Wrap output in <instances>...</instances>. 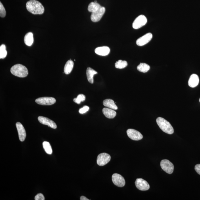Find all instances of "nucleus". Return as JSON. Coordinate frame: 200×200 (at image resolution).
Masks as SVG:
<instances>
[{
    "instance_id": "nucleus-28",
    "label": "nucleus",
    "mask_w": 200,
    "mask_h": 200,
    "mask_svg": "<svg viewBox=\"0 0 200 200\" xmlns=\"http://www.w3.org/2000/svg\"><path fill=\"white\" fill-rule=\"evenodd\" d=\"M6 15V11L4 7L1 2H0V16L1 18H4Z\"/></svg>"
},
{
    "instance_id": "nucleus-11",
    "label": "nucleus",
    "mask_w": 200,
    "mask_h": 200,
    "mask_svg": "<svg viewBox=\"0 0 200 200\" xmlns=\"http://www.w3.org/2000/svg\"><path fill=\"white\" fill-rule=\"evenodd\" d=\"M152 37V34L148 33L138 39L136 42V44L139 46H143L150 42Z\"/></svg>"
},
{
    "instance_id": "nucleus-3",
    "label": "nucleus",
    "mask_w": 200,
    "mask_h": 200,
    "mask_svg": "<svg viewBox=\"0 0 200 200\" xmlns=\"http://www.w3.org/2000/svg\"><path fill=\"white\" fill-rule=\"evenodd\" d=\"M156 122L160 129L165 133L168 134H172L174 129L170 123L162 118L158 117L156 119Z\"/></svg>"
},
{
    "instance_id": "nucleus-30",
    "label": "nucleus",
    "mask_w": 200,
    "mask_h": 200,
    "mask_svg": "<svg viewBox=\"0 0 200 200\" xmlns=\"http://www.w3.org/2000/svg\"><path fill=\"white\" fill-rule=\"evenodd\" d=\"M34 199L35 200H44L45 198L42 194L40 193L37 194L35 196Z\"/></svg>"
},
{
    "instance_id": "nucleus-5",
    "label": "nucleus",
    "mask_w": 200,
    "mask_h": 200,
    "mask_svg": "<svg viewBox=\"0 0 200 200\" xmlns=\"http://www.w3.org/2000/svg\"><path fill=\"white\" fill-rule=\"evenodd\" d=\"M147 19L146 16L141 15L134 20L132 24V27L134 29H138L146 24Z\"/></svg>"
},
{
    "instance_id": "nucleus-13",
    "label": "nucleus",
    "mask_w": 200,
    "mask_h": 200,
    "mask_svg": "<svg viewBox=\"0 0 200 200\" xmlns=\"http://www.w3.org/2000/svg\"><path fill=\"white\" fill-rule=\"evenodd\" d=\"M38 120L42 124L48 125V126L53 129H55L57 128V125L55 123L48 118L40 116L38 117Z\"/></svg>"
},
{
    "instance_id": "nucleus-14",
    "label": "nucleus",
    "mask_w": 200,
    "mask_h": 200,
    "mask_svg": "<svg viewBox=\"0 0 200 200\" xmlns=\"http://www.w3.org/2000/svg\"><path fill=\"white\" fill-rule=\"evenodd\" d=\"M16 125L20 141L21 142L24 141L26 136V131L24 127L21 123L19 122L16 123Z\"/></svg>"
},
{
    "instance_id": "nucleus-32",
    "label": "nucleus",
    "mask_w": 200,
    "mask_h": 200,
    "mask_svg": "<svg viewBox=\"0 0 200 200\" xmlns=\"http://www.w3.org/2000/svg\"><path fill=\"white\" fill-rule=\"evenodd\" d=\"M80 200H89L88 198H86V197H85L84 196H81V198H80Z\"/></svg>"
},
{
    "instance_id": "nucleus-24",
    "label": "nucleus",
    "mask_w": 200,
    "mask_h": 200,
    "mask_svg": "<svg viewBox=\"0 0 200 200\" xmlns=\"http://www.w3.org/2000/svg\"><path fill=\"white\" fill-rule=\"evenodd\" d=\"M43 146L47 154H52V147L50 143L46 141L44 142L43 143Z\"/></svg>"
},
{
    "instance_id": "nucleus-12",
    "label": "nucleus",
    "mask_w": 200,
    "mask_h": 200,
    "mask_svg": "<svg viewBox=\"0 0 200 200\" xmlns=\"http://www.w3.org/2000/svg\"><path fill=\"white\" fill-rule=\"evenodd\" d=\"M127 134L128 137L134 141H139L143 137L141 133L134 129H128L127 130Z\"/></svg>"
},
{
    "instance_id": "nucleus-16",
    "label": "nucleus",
    "mask_w": 200,
    "mask_h": 200,
    "mask_svg": "<svg viewBox=\"0 0 200 200\" xmlns=\"http://www.w3.org/2000/svg\"><path fill=\"white\" fill-rule=\"evenodd\" d=\"M110 48L107 46L98 47L95 50V53L100 56H105L108 55L110 54Z\"/></svg>"
},
{
    "instance_id": "nucleus-6",
    "label": "nucleus",
    "mask_w": 200,
    "mask_h": 200,
    "mask_svg": "<svg viewBox=\"0 0 200 200\" xmlns=\"http://www.w3.org/2000/svg\"><path fill=\"white\" fill-rule=\"evenodd\" d=\"M105 7L101 6L99 10L92 13L90 17L91 21L94 22L99 21L105 14Z\"/></svg>"
},
{
    "instance_id": "nucleus-7",
    "label": "nucleus",
    "mask_w": 200,
    "mask_h": 200,
    "mask_svg": "<svg viewBox=\"0 0 200 200\" xmlns=\"http://www.w3.org/2000/svg\"><path fill=\"white\" fill-rule=\"evenodd\" d=\"M111 156L110 154L103 153L98 155L97 159V163L100 166H103L110 161Z\"/></svg>"
},
{
    "instance_id": "nucleus-22",
    "label": "nucleus",
    "mask_w": 200,
    "mask_h": 200,
    "mask_svg": "<svg viewBox=\"0 0 200 200\" xmlns=\"http://www.w3.org/2000/svg\"><path fill=\"white\" fill-rule=\"evenodd\" d=\"M101 7V5L98 3L91 2L89 5L88 10L90 12L93 13L99 10Z\"/></svg>"
},
{
    "instance_id": "nucleus-27",
    "label": "nucleus",
    "mask_w": 200,
    "mask_h": 200,
    "mask_svg": "<svg viewBox=\"0 0 200 200\" xmlns=\"http://www.w3.org/2000/svg\"><path fill=\"white\" fill-rule=\"evenodd\" d=\"M85 99H86V97L84 94H79L77 96L76 98H74L73 99V101L74 102L77 103L78 104H80L81 102H84Z\"/></svg>"
},
{
    "instance_id": "nucleus-18",
    "label": "nucleus",
    "mask_w": 200,
    "mask_h": 200,
    "mask_svg": "<svg viewBox=\"0 0 200 200\" xmlns=\"http://www.w3.org/2000/svg\"><path fill=\"white\" fill-rule=\"evenodd\" d=\"M98 74V72L91 68H88L86 70L87 79L89 82L93 84L94 82V74Z\"/></svg>"
},
{
    "instance_id": "nucleus-31",
    "label": "nucleus",
    "mask_w": 200,
    "mask_h": 200,
    "mask_svg": "<svg viewBox=\"0 0 200 200\" xmlns=\"http://www.w3.org/2000/svg\"><path fill=\"white\" fill-rule=\"evenodd\" d=\"M194 170H195L196 172L198 174H199L200 175V164H197L195 165V167H194Z\"/></svg>"
},
{
    "instance_id": "nucleus-9",
    "label": "nucleus",
    "mask_w": 200,
    "mask_h": 200,
    "mask_svg": "<svg viewBox=\"0 0 200 200\" xmlns=\"http://www.w3.org/2000/svg\"><path fill=\"white\" fill-rule=\"evenodd\" d=\"M113 182L116 186L119 187H123L125 185V181L124 178L121 174H114L112 176Z\"/></svg>"
},
{
    "instance_id": "nucleus-25",
    "label": "nucleus",
    "mask_w": 200,
    "mask_h": 200,
    "mask_svg": "<svg viewBox=\"0 0 200 200\" xmlns=\"http://www.w3.org/2000/svg\"><path fill=\"white\" fill-rule=\"evenodd\" d=\"M128 65V63L126 61L120 60L116 62L115 63V68L118 69H122L126 67Z\"/></svg>"
},
{
    "instance_id": "nucleus-4",
    "label": "nucleus",
    "mask_w": 200,
    "mask_h": 200,
    "mask_svg": "<svg viewBox=\"0 0 200 200\" xmlns=\"http://www.w3.org/2000/svg\"><path fill=\"white\" fill-rule=\"evenodd\" d=\"M162 169L165 172L169 174L173 173L174 170V165L170 161L167 159L162 160L161 162Z\"/></svg>"
},
{
    "instance_id": "nucleus-2",
    "label": "nucleus",
    "mask_w": 200,
    "mask_h": 200,
    "mask_svg": "<svg viewBox=\"0 0 200 200\" xmlns=\"http://www.w3.org/2000/svg\"><path fill=\"white\" fill-rule=\"evenodd\" d=\"M10 72L13 75L20 78L26 77L28 74V69L24 65L20 64L13 66L10 69Z\"/></svg>"
},
{
    "instance_id": "nucleus-17",
    "label": "nucleus",
    "mask_w": 200,
    "mask_h": 200,
    "mask_svg": "<svg viewBox=\"0 0 200 200\" xmlns=\"http://www.w3.org/2000/svg\"><path fill=\"white\" fill-rule=\"evenodd\" d=\"M102 112L104 115L109 119H113L116 115V113L114 110L109 108H103Z\"/></svg>"
},
{
    "instance_id": "nucleus-10",
    "label": "nucleus",
    "mask_w": 200,
    "mask_h": 200,
    "mask_svg": "<svg viewBox=\"0 0 200 200\" xmlns=\"http://www.w3.org/2000/svg\"><path fill=\"white\" fill-rule=\"evenodd\" d=\"M135 184L136 188L142 191H146L150 188V185L147 182L142 178L136 179Z\"/></svg>"
},
{
    "instance_id": "nucleus-23",
    "label": "nucleus",
    "mask_w": 200,
    "mask_h": 200,
    "mask_svg": "<svg viewBox=\"0 0 200 200\" xmlns=\"http://www.w3.org/2000/svg\"><path fill=\"white\" fill-rule=\"evenodd\" d=\"M137 70L139 72L146 73L150 70V67L145 63H141L137 66Z\"/></svg>"
},
{
    "instance_id": "nucleus-1",
    "label": "nucleus",
    "mask_w": 200,
    "mask_h": 200,
    "mask_svg": "<svg viewBox=\"0 0 200 200\" xmlns=\"http://www.w3.org/2000/svg\"><path fill=\"white\" fill-rule=\"evenodd\" d=\"M27 10L34 14H42L44 12L45 9L41 3L36 0H30L27 2Z\"/></svg>"
},
{
    "instance_id": "nucleus-21",
    "label": "nucleus",
    "mask_w": 200,
    "mask_h": 200,
    "mask_svg": "<svg viewBox=\"0 0 200 200\" xmlns=\"http://www.w3.org/2000/svg\"><path fill=\"white\" fill-rule=\"evenodd\" d=\"M74 66V62L71 60L70 59L67 61L64 67V72L65 74H70L73 69Z\"/></svg>"
},
{
    "instance_id": "nucleus-8",
    "label": "nucleus",
    "mask_w": 200,
    "mask_h": 200,
    "mask_svg": "<svg viewBox=\"0 0 200 200\" xmlns=\"http://www.w3.org/2000/svg\"><path fill=\"white\" fill-rule=\"evenodd\" d=\"M55 98L52 97H44L38 98L35 102L38 104L42 105H51L56 103Z\"/></svg>"
},
{
    "instance_id": "nucleus-26",
    "label": "nucleus",
    "mask_w": 200,
    "mask_h": 200,
    "mask_svg": "<svg viewBox=\"0 0 200 200\" xmlns=\"http://www.w3.org/2000/svg\"><path fill=\"white\" fill-rule=\"evenodd\" d=\"M7 52L6 50V46L4 44L0 46V58L4 59L6 57Z\"/></svg>"
},
{
    "instance_id": "nucleus-29",
    "label": "nucleus",
    "mask_w": 200,
    "mask_h": 200,
    "mask_svg": "<svg viewBox=\"0 0 200 200\" xmlns=\"http://www.w3.org/2000/svg\"><path fill=\"white\" fill-rule=\"evenodd\" d=\"M90 109V108L88 106H84L82 108L80 109L79 110V113L81 114H83L86 113Z\"/></svg>"
},
{
    "instance_id": "nucleus-15",
    "label": "nucleus",
    "mask_w": 200,
    "mask_h": 200,
    "mask_svg": "<svg viewBox=\"0 0 200 200\" xmlns=\"http://www.w3.org/2000/svg\"><path fill=\"white\" fill-rule=\"evenodd\" d=\"M199 83V78L197 74H193L190 76L188 85L191 88H194L198 86Z\"/></svg>"
},
{
    "instance_id": "nucleus-20",
    "label": "nucleus",
    "mask_w": 200,
    "mask_h": 200,
    "mask_svg": "<svg viewBox=\"0 0 200 200\" xmlns=\"http://www.w3.org/2000/svg\"><path fill=\"white\" fill-rule=\"evenodd\" d=\"M24 41L25 44L27 46H31L34 41L32 33L30 32L26 34L25 36Z\"/></svg>"
},
{
    "instance_id": "nucleus-33",
    "label": "nucleus",
    "mask_w": 200,
    "mask_h": 200,
    "mask_svg": "<svg viewBox=\"0 0 200 200\" xmlns=\"http://www.w3.org/2000/svg\"><path fill=\"white\" fill-rule=\"evenodd\" d=\"M199 101H200V99H199Z\"/></svg>"
},
{
    "instance_id": "nucleus-19",
    "label": "nucleus",
    "mask_w": 200,
    "mask_h": 200,
    "mask_svg": "<svg viewBox=\"0 0 200 200\" xmlns=\"http://www.w3.org/2000/svg\"><path fill=\"white\" fill-rule=\"evenodd\" d=\"M103 105L105 107L113 110H117L118 108L113 100L111 99H106L103 101Z\"/></svg>"
}]
</instances>
